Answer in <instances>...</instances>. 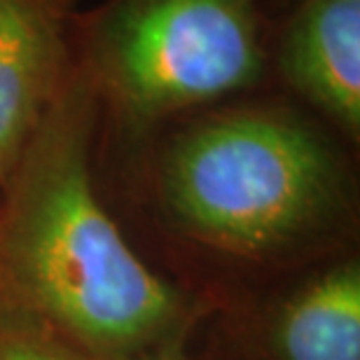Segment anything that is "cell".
Wrapping results in <instances>:
<instances>
[{
	"instance_id": "5b68a950",
	"label": "cell",
	"mask_w": 360,
	"mask_h": 360,
	"mask_svg": "<svg viewBox=\"0 0 360 360\" xmlns=\"http://www.w3.org/2000/svg\"><path fill=\"white\" fill-rule=\"evenodd\" d=\"M269 73L349 139L360 134V0H288Z\"/></svg>"
},
{
	"instance_id": "277c9868",
	"label": "cell",
	"mask_w": 360,
	"mask_h": 360,
	"mask_svg": "<svg viewBox=\"0 0 360 360\" xmlns=\"http://www.w3.org/2000/svg\"><path fill=\"white\" fill-rule=\"evenodd\" d=\"M82 0H0V185L75 68Z\"/></svg>"
},
{
	"instance_id": "52a82bcc",
	"label": "cell",
	"mask_w": 360,
	"mask_h": 360,
	"mask_svg": "<svg viewBox=\"0 0 360 360\" xmlns=\"http://www.w3.org/2000/svg\"><path fill=\"white\" fill-rule=\"evenodd\" d=\"M0 360H61L45 347L31 342H10L0 347Z\"/></svg>"
},
{
	"instance_id": "6da1fadb",
	"label": "cell",
	"mask_w": 360,
	"mask_h": 360,
	"mask_svg": "<svg viewBox=\"0 0 360 360\" xmlns=\"http://www.w3.org/2000/svg\"><path fill=\"white\" fill-rule=\"evenodd\" d=\"M101 103L75 59L10 180L7 241L31 300L84 344L127 349L176 314L171 288L134 253L101 204L91 141Z\"/></svg>"
},
{
	"instance_id": "7a4b0ae2",
	"label": "cell",
	"mask_w": 360,
	"mask_h": 360,
	"mask_svg": "<svg viewBox=\"0 0 360 360\" xmlns=\"http://www.w3.org/2000/svg\"><path fill=\"white\" fill-rule=\"evenodd\" d=\"M157 192L201 239L257 253L326 220L342 201L344 169L328 136L290 108L234 105L174 136Z\"/></svg>"
},
{
	"instance_id": "3957f363",
	"label": "cell",
	"mask_w": 360,
	"mask_h": 360,
	"mask_svg": "<svg viewBox=\"0 0 360 360\" xmlns=\"http://www.w3.org/2000/svg\"><path fill=\"white\" fill-rule=\"evenodd\" d=\"M288 0H103L75 24L98 101L139 122L260 87Z\"/></svg>"
},
{
	"instance_id": "8992f818",
	"label": "cell",
	"mask_w": 360,
	"mask_h": 360,
	"mask_svg": "<svg viewBox=\"0 0 360 360\" xmlns=\"http://www.w3.org/2000/svg\"><path fill=\"white\" fill-rule=\"evenodd\" d=\"M283 360H360V271L330 269L283 307L276 323Z\"/></svg>"
}]
</instances>
